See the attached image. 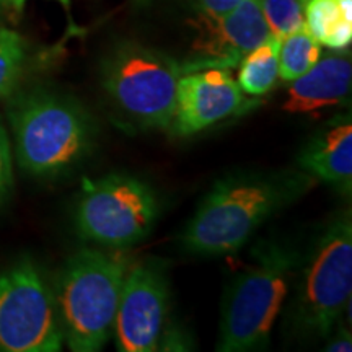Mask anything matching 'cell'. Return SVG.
I'll use <instances>...</instances> for the list:
<instances>
[{
	"label": "cell",
	"mask_w": 352,
	"mask_h": 352,
	"mask_svg": "<svg viewBox=\"0 0 352 352\" xmlns=\"http://www.w3.org/2000/svg\"><path fill=\"white\" fill-rule=\"evenodd\" d=\"M308 186V175H236L220 179L182 233L183 250L202 258L232 254Z\"/></svg>",
	"instance_id": "cell-1"
},
{
	"label": "cell",
	"mask_w": 352,
	"mask_h": 352,
	"mask_svg": "<svg viewBox=\"0 0 352 352\" xmlns=\"http://www.w3.org/2000/svg\"><path fill=\"white\" fill-rule=\"evenodd\" d=\"M7 114L21 170L50 178L74 168L91 151L95 129L88 113L70 96L46 88L10 95Z\"/></svg>",
	"instance_id": "cell-2"
},
{
	"label": "cell",
	"mask_w": 352,
	"mask_h": 352,
	"mask_svg": "<svg viewBox=\"0 0 352 352\" xmlns=\"http://www.w3.org/2000/svg\"><path fill=\"white\" fill-rule=\"evenodd\" d=\"M127 270L124 258L94 248L64 264L52 292L70 351L96 352L109 341Z\"/></svg>",
	"instance_id": "cell-3"
},
{
	"label": "cell",
	"mask_w": 352,
	"mask_h": 352,
	"mask_svg": "<svg viewBox=\"0 0 352 352\" xmlns=\"http://www.w3.org/2000/svg\"><path fill=\"white\" fill-rule=\"evenodd\" d=\"M296 254L266 245L252 266L227 285L220 316L217 351L246 352L270 344L272 328L289 294Z\"/></svg>",
	"instance_id": "cell-4"
},
{
	"label": "cell",
	"mask_w": 352,
	"mask_h": 352,
	"mask_svg": "<svg viewBox=\"0 0 352 352\" xmlns=\"http://www.w3.org/2000/svg\"><path fill=\"white\" fill-rule=\"evenodd\" d=\"M183 74V65L165 52L126 41L101 63V85L114 107L138 126L170 129Z\"/></svg>",
	"instance_id": "cell-5"
},
{
	"label": "cell",
	"mask_w": 352,
	"mask_h": 352,
	"mask_svg": "<svg viewBox=\"0 0 352 352\" xmlns=\"http://www.w3.org/2000/svg\"><path fill=\"white\" fill-rule=\"evenodd\" d=\"M158 201L147 183L124 173L83 179L76 210L78 235L108 248H129L151 235Z\"/></svg>",
	"instance_id": "cell-6"
},
{
	"label": "cell",
	"mask_w": 352,
	"mask_h": 352,
	"mask_svg": "<svg viewBox=\"0 0 352 352\" xmlns=\"http://www.w3.org/2000/svg\"><path fill=\"white\" fill-rule=\"evenodd\" d=\"M352 223L341 214L321 232L308 253L296 298V320L303 331L327 338L351 302Z\"/></svg>",
	"instance_id": "cell-7"
},
{
	"label": "cell",
	"mask_w": 352,
	"mask_h": 352,
	"mask_svg": "<svg viewBox=\"0 0 352 352\" xmlns=\"http://www.w3.org/2000/svg\"><path fill=\"white\" fill-rule=\"evenodd\" d=\"M54 292L32 261L0 274V351L57 352L63 349Z\"/></svg>",
	"instance_id": "cell-8"
},
{
	"label": "cell",
	"mask_w": 352,
	"mask_h": 352,
	"mask_svg": "<svg viewBox=\"0 0 352 352\" xmlns=\"http://www.w3.org/2000/svg\"><path fill=\"white\" fill-rule=\"evenodd\" d=\"M168 298L170 289L164 264L148 259L127 270L113 327L118 351L160 349Z\"/></svg>",
	"instance_id": "cell-9"
},
{
	"label": "cell",
	"mask_w": 352,
	"mask_h": 352,
	"mask_svg": "<svg viewBox=\"0 0 352 352\" xmlns=\"http://www.w3.org/2000/svg\"><path fill=\"white\" fill-rule=\"evenodd\" d=\"M253 107L228 69L195 70L179 77L170 129L176 135H192Z\"/></svg>",
	"instance_id": "cell-10"
},
{
	"label": "cell",
	"mask_w": 352,
	"mask_h": 352,
	"mask_svg": "<svg viewBox=\"0 0 352 352\" xmlns=\"http://www.w3.org/2000/svg\"><path fill=\"white\" fill-rule=\"evenodd\" d=\"M271 36L258 0H241L220 19L201 15L199 38L195 44L197 59L184 64V72L201 69H230Z\"/></svg>",
	"instance_id": "cell-11"
},
{
	"label": "cell",
	"mask_w": 352,
	"mask_h": 352,
	"mask_svg": "<svg viewBox=\"0 0 352 352\" xmlns=\"http://www.w3.org/2000/svg\"><path fill=\"white\" fill-rule=\"evenodd\" d=\"M352 83L351 57L333 54L318 59L314 67L292 80L284 111L315 114L346 103Z\"/></svg>",
	"instance_id": "cell-12"
},
{
	"label": "cell",
	"mask_w": 352,
	"mask_h": 352,
	"mask_svg": "<svg viewBox=\"0 0 352 352\" xmlns=\"http://www.w3.org/2000/svg\"><path fill=\"white\" fill-rule=\"evenodd\" d=\"M298 165L310 176H316L349 195L352 188L351 114H341L314 135L298 157Z\"/></svg>",
	"instance_id": "cell-13"
},
{
	"label": "cell",
	"mask_w": 352,
	"mask_h": 352,
	"mask_svg": "<svg viewBox=\"0 0 352 352\" xmlns=\"http://www.w3.org/2000/svg\"><path fill=\"white\" fill-rule=\"evenodd\" d=\"M305 28L329 50H346L352 41V0H308Z\"/></svg>",
	"instance_id": "cell-14"
},
{
	"label": "cell",
	"mask_w": 352,
	"mask_h": 352,
	"mask_svg": "<svg viewBox=\"0 0 352 352\" xmlns=\"http://www.w3.org/2000/svg\"><path fill=\"white\" fill-rule=\"evenodd\" d=\"M279 41L271 34L241 59L236 82L246 95L263 96L276 87L279 78Z\"/></svg>",
	"instance_id": "cell-15"
},
{
	"label": "cell",
	"mask_w": 352,
	"mask_h": 352,
	"mask_svg": "<svg viewBox=\"0 0 352 352\" xmlns=\"http://www.w3.org/2000/svg\"><path fill=\"white\" fill-rule=\"evenodd\" d=\"M279 77L292 82L310 70L321 57V46L310 32L302 26L279 41Z\"/></svg>",
	"instance_id": "cell-16"
},
{
	"label": "cell",
	"mask_w": 352,
	"mask_h": 352,
	"mask_svg": "<svg viewBox=\"0 0 352 352\" xmlns=\"http://www.w3.org/2000/svg\"><path fill=\"white\" fill-rule=\"evenodd\" d=\"M26 63V43L19 33L0 28V101L15 91Z\"/></svg>",
	"instance_id": "cell-17"
},
{
	"label": "cell",
	"mask_w": 352,
	"mask_h": 352,
	"mask_svg": "<svg viewBox=\"0 0 352 352\" xmlns=\"http://www.w3.org/2000/svg\"><path fill=\"white\" fill-rule=\"evenodd\" d=\"M272 36L284 38L305 26V0H258Z\"/></svg>",
	"instance_id": "cell-18"
},
{
	"label": "cell",
	"mask_w": 352,
	"mask_h": 352,
	"mask_svg": "<svg viewBox=\"0 0 352 352\" xmlns=\"http://www.w3.org/2000/svg\"><path fill=\"white\" fill-rule=\"evenodd\" d=\"M13 188V158L12 145L7 129L0 118V202L6 201Z\"/></svg>",
	"instance_id": "cell-19"
},
{
	"label": "cell",
	"mask_w": 352,
	"mask_h": 352,
	"mask_svg": "<svg viewBox=\"0 0 352 352\" xmlns=\"http://www.w3.org/2000/svg\"><path fill=\"white\" fill-rule=\"evenodd\" d=\"M201 7V15L209 19H220L230 13L241 0H197Z\"/></svg>",
	"instance_id": "cell-20"
},
{
	"label": "cell",
	"mask_w": 352,
	"mask_h": 352,
	"mask_svg": "<svg viewBox=\"0 0 352 352\" xmlns=\"http://www.w3.org/2000/svg\"><path fill=\"white\" fill-rule=\"evenodd\" d=\"M324 351L329 352H351L352 351V340H351V333L347 329H340L338 333H334V336L328 341Z\"/></svg>",
	"instance_id": "cell-21"
},
{
	"label": "cell",
	"mask_w": 352,
	"mask_h": 352,
	"mask_svg": "<svg viewBox=\"0 0 352 352\" xmlns=\"http://www.w3.org/2000/svg\"><path fill=\"white\" fill-rule=\"evenodd\" d=\"M8 3H12V7L15 8V10H23L26 0H7ZM57 2H60L64 6V8H69L70 7V0H57Z\"/></svg>",
	"instance_id": "cell-22"
},
{
	"label": "cell",
	"mask_w": 352,
	"mask_h": 352,
	"mask_svg": "<svg viewBox=\"0 0 352 352\" xmlns=\"http://www.w3.org/2000/svg\"><path fill=\"white\" fill-rule=\"evenodd\" d=\"M7 3V0H0V6H6Z\"/></svg>",
	"instance_id": "cell-23"
},
{
	"label": "cell",
	"mask_w": 352,
	"mask_h": 352,
	"mask_svg": "<svg viewBox=\"0 0 352 352\" xmlns=\"http://www.w3.org/2000/svg\"><path fill=\"white\" fill-rule=\"evenodd\" d=\"M305 2H308V0H305Z\"/></svg>",
	"instance_id": "cell-24"
}]
</instances>
